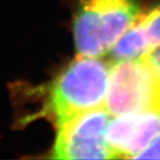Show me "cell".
Returning <instances> with one entry per match:
<instances>
[{"mask_svg": "<svg viewBox=\"0 0 160 160\" xmlns=\"http://www.w3.org/2000/svg\"><path fill=\"white\" fill-rule=\"evenodd\" d=\"M111 65L99 57L79 55L56 79L50 108L57 125L105 107Z\"/></svg>", "mask_w": 160, "mask_h": 160, "instance_id": "6da1fadb", "label": "cell"}, {"mask_svg": "<svg viewBox=\"0 0 160 160\" xmlns=\"http://www.w3.org/2000/svg\"><path fill=\"white\" fill-rule=\"evenodd\" d=\"M135 23L145 37L149 52L160 46V5L137 17Z\"/></svg>", "mask_w": 160, "mask_h": 160, "instance_id": "8992f818", "label": "cell"}, {"mask_svg": "<svg viewBox=\"0 0 160 160\" xmlns=\"http://www.w3.org/2000/svg\"><path fill=\"white\" fill-rule=\"evenodd\" d=\"M159 132L160 112L140 111L115 116L105 137L115 158H135Z\"/></svg>", "mask_w": 160, "mask_h": 160, "instance_id": "5b68a950", "label": "cell"}, {"mask_svg": "<svg viewBox=\"0 0 160 160\" xmlns=\"http://www.w3.org/2000/svg\"><path fill=\"white\" fill-rule=\"evenodd\" d=\"M135 158L143 159H160V132L153 138L145 149L139 152Z\"/></svg>", "mask_w": 160, "mask_h": 160, "instance_id": "52a82bcc", "label": "cell"}, {"mask_svg": "<svg viewBox=\"0 0 160 160\" xmlns=\"http://www.w3.org/2000/svg\"><path fill=\"white\" fill-rule=\"evenodd\" d=\"M141 58L145 60L150 69L152 70V72L155 73L156 78L160 83V46H158L157 48L151 50L150 52H148Z\"/></svg>", "mask_w": 160, "mask_h": 160, "instance_id": "ba28073f", "label": "cell"}, {"mask_svg": "<svg viewBox=\"0 0 160 160\" xmlns=\"http://www.w3.org/2000/svg\"><path fill=\"white\" fill-rule=\"evenodd\" d=\"M105 108L111 116L160 112V83L142 58L119 60L111 66Z\"/></svg>", "mask_w": 160, "mask_h": 160, "instance_id": "3957f363", "label": "cell"}, {"mask_svg": "<svg viewBox=\"0 0 160 160\" xmlns=\"http://www.w3.org/2000/svg\"><path fill=\"white\" fill-rule=\"evenodd\" d=\"M111 115L105 107L83 112L58 126L55 159H113L106 141Z\"/></svg>", "mask_w": 160, "mask_h": 160, "instance_id": "277c9868", "label": "cell"}, {"mask_svg": "<svg viewBox=\"0 0 160 160\" xmlns=\"http://www.w3.org/2000/svg\"><path fill=\"white\" fill-rule=\"evenodd\" d=\"M137 17L133 0H82L73 25L79 55L100 57L110 51Z\"/></svg>", "mask_w": 160, "mask_h": 160, "instance_id": "7a4b0ae2", "label": "cell"}]
</instances>
